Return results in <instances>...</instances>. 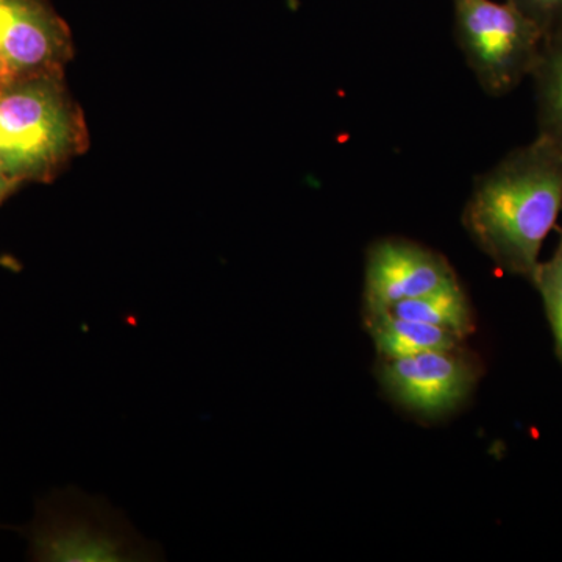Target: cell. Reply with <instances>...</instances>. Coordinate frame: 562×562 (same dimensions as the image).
<instances>
[{
	"instance_id": "cell-1",
	"label": "cell",
	"mask_w": 562,
	"mask_h": 562,
	"mask_svg": "<svg viewBox=\"0 0 562 562\" xmlns=\"http://www.w3.org/2000/svg\"><path fill=\"white\" fill-rule=\"evenodd\" d=\"M562 211V150L536 136L475 180L462 225L502 272L535 279Z\"/></svg>"
},
{
	"instance_id": "cell-4",
	"label": "cell",
	"mask_w": 562,
	"mask_h": 562,
	"mask_svg": "<svg viewBox=\"0 0 562 562\" xmlns=\"http://www.w3.org/2000/svg\"><path fill=\"white\" fill-rule=\"evenodd\" d=\"M483 375L475 353L458 349L382 358L380 383L387 395L409 412L441 416L460 406Z\"/></svg>"
},
{
	"instance_id": "cell-6",
	"label": "cell",
	"mask_w": 562,
	"mask_h": 562,
	"mask_svg": "<svg viewBox=\"0 0 562 562\" xmlns=\"http://www.w3.org/2000/svg\"><path fill=\"white\" fill-rule=\"evenodd\" d=\"M458 283L438 251L403 238L373 243L366 258L364 314L387 312L398 302Z\"/></svg>"
},
{
	"instance_id": "cell-9",
	"label": "cell",
	"mask_w": 562,
	"mask_h": 562,
	"mask_svg": "<svg viewBox=\"0 0 562 562\" xmlns=\"http://www.w3.org/2000/svg\"><path fill=\"white\" fill-rule=\"evenodd\" d=\"M387 312L405 319L420 321L436 327L447 328L468 338L475 331V322L468 295L462 291L460 281L430 294L409 301L398 302Z\"/></svg>"
},
{
	"instance_id": "cell-12",
	"label": "cell",
	"mask_w": 562,
	"mask_h": 562,
	"mask_svg": "<svg viewBox=\"0 0 562 562\" xmlns=\"http://www.w3.org/2000/svg\"><path fill=\"white\" fill-rule=\"evenodd\" d=\"M18 187H20V184L11 180L10 177L3 172V169L0 168V203L5 201L9 195L13 194Z\"/></svg>"
},
{
	"instance_id": "cell-10",
	"label": "cell",
	"mask_w": 562,
	"mask_h": 562,
	"mask_svg": "<svg viewBox=\"0 0 562 562\" xmlns=\"http://www.w3.org/2000/svg\"><path fill=\"white\" fill-rule=\"evenodd\" d=\"M531 283L541 294L543 308L552 327L554 350L562 364V227L552 258L539 262Z\"/></svg>"
},
{
	"instance_id": "cell-5",
	"label": "cell",
	"mask_w": 562,
	"mask_h": 562,
	"mask_svg": "<svg viewBox=\"0 0 562 562\" xmlns=\"http://www.w3.org/2000/svg\"><path fill=\"white\" fill-rule=\"evenodd\" d=\"M72 55V33L50 0H0V85L65 74Z\"/></svg>"
},
{
	"instance_id": "cell-2",
	"label": "cell",
	"mask_w": 562,
	"mask_h": 562,
	"mask_svg": "<svg viewBox=\"0 0 562 562\" xmlns=\"http://www.w3.org/2000/svg\"><path fill=\"white\" fill-rule=\"evenodd\" d=\"M88 127L65 74L0 85V168L16 181L54 180L88 149Z\"/></svg>"
},
{
	"instance_id": "cell-7",
	"label": "cell",
	"mask_w": 562,
	"mask_h": 562,
	"mask_svg": "<svg viewBox=\"0 0 562 562\" xmlns=\"http://www.w3.org/2000/svg\"><path fill=\"white\" fill-rule=\"evenodd\" d=\"M366 328L382 358H402L424 351L458 349L464 336L447 328L405 319L390 312L364 314Z\"/></svg>"
},
{
	"instance_id": "cell-11",
	"label": "cell",
	"mask_w": 562,
	"mask_h": 562,
	"mask_svg": "<svg viewBox=\"0 0 562 562\" xmlns=\"http://www.w3.org/2000/svg\"><path fill=\"white\" fill-rule=\"evenodd\" d=\"M525 16L530 18L543 36L553 35L562 29V0H508Z\"/></svg>"
},
{
	"instance_id": "cell-3",
	"label": "cell",
	"mask_w": 562,
	"mask_h": 562,
	"mask_svg": "<svg viewBox=\"0 0 562 562\" xmlns=\"http://www.w3.org/2000/svg\"><path fill=\"white\" fill-rule=\"evenodd\" d=\"M454 40L486 94L516 90L538 65L543 33L506 0H452Z\"/></svg>"
},
{
	"instance_id": "cell-8",
	"label": "cell",
	"mask_w": 562,
	"mask_h": 562,
	"mask_svg": "<svg viewBox=\"0 0 562 562\" xmlns=\"http://www.w3.org/2000/svg\"><path fill=\"white\" fill-rule=\"evenodd\" d=\"M538 135L562 150V29L543 40L541 57L532 70Z\"/></svg>"
}]
</instances>
